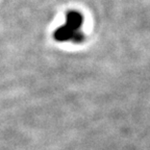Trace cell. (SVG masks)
Wrapping results in <instances>:
<instances>
[{"label": "cell", "mask_w": 150, "mask_h": 150, "mask_svg": "<svg viewBox=\"0 0 150 150\" xmlns=\"http://www.w3.org/2000/svg\"><path fill=\"white\" fill-rule=\"evenodd\" d=\"M82 16L77 12H70L66 17V25L70 27L72 30H78L82 25Z\"/></svg>", "instance_id": "6da1fadb"}, {"label": "cell", "mask_w": 150, "mask_h": 150, "mask_svg": "<svg viewBox=\"0 0 150 150\" xmlns=\"http://www.w3.org/2000/svg\"><path fill=\"white\" fill-rule=\"evenodd\" d=\"M74 31L75 30H72L70 27H68L65 24V25L59 27L54 31V39L56 41H59V42H65V41L71 40Z\"/></svg>", "instance_id": "7a4b0ae2"}, {"label": "cell", "mask_w": 150, "mask_h": 150, "mask_svg": "<svg viewBox=\"0 0 150 150\" xmlns=\"http://www.w3.org/2000/svg\"><path fill=\"white\" fill-rule=\"evenodd\" d=\"M71 40H72L74 43H80L84 40V35L79 30V29H78V30H75Z\"/></svg>", "instance_id": "3957f363"}]
</instances>
